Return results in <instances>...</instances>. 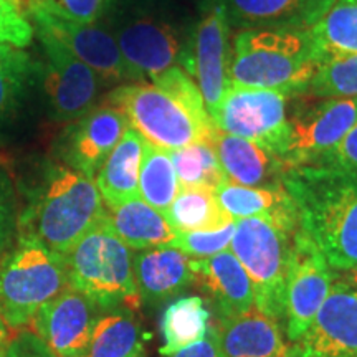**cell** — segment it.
<instances>
[{"instance_id": "obj_1", "label": "cell", "mask_w": 357, "mask_h": 357, "mask_svg": "<svg viewBox=\"0 0 357 357\" xmlns=\"http://www.w3.org/2000/svg\"><path fill=\"white\" fill-rule=\"evenodd\" d=\"M283 187L300 229L318 245L334 271L357 270V174L324 164L288 167Z\"/></svg>"}, {"instance_id": "obj_2", "label": "cell", "mask_w": 357, "mask_h": 357, "mask_svg": "<svg viewBox=\"0 0 357 357\" xmlns=\"http://www.w3.org/2000/svg\"><path fill=\"white\" fill-rule=\"evenodd\" d=\"M105 213L95 178L53 164L26 194L25 207L17 217V236L37 240L63 257Z\"/></svg>"}, {"instance_id": "obj_3", "label": "cell", "mask_w": 357, "mask_h": 357, "mask_svg": "<svg viewBox=\"0 0 357 357\" xmlns=\"http://www.w3.org/2000/svg\"><path fill=\"white\" fill-rule=\"evenodd\" d=\"M316 66L306 32L245 29L234 38L230 84L303 95Z\"/></svg>"}, {"instance_id": "obj_4", "label": "cell", "mask_w": 357, "mask_h": 357, "mask_svg": "<svg viewBox=\"0 0 357 357\" xmlns=\"http://www.w3.org/2000/svg\"><path fill=\"white\" fill-rule=\"evenodd\" d=\"M63 260L70 287L100 310L132 311L141 305L134 283L132 252L114 234L106 217L65 253Z\"/></svg>"}, {"instance_id": "obj_5", "label": "cell", "mask_w": 357, "mask_h": 357, "mask_svg": "<svg viewBox=\"0 0 357 357\" xmlns=\"http://www.w3.org/2000/svg\"><path fill=\"white\" fill-rule=\"evenodd\" d=\"M68 287L63 257L17 236L15 247L0 258V319L10 331L25 329L40 307Z\"/></svg>"}, {"instance_id": "obj_6", "label": "cell", "mask_w": 357, "mask_h": 357, "mask_svg": "<svg viewBox=\"0 0 357 357\" xmlns=\"http://www.w3.org/2000/svg\"><path fill=\"white\" fill-rule=\"evenodd\" d=\"M294 231L268 218L248 217L235 222L230 252L242 263L252 281L255 306L278 321L284 318V294L289 252Z\"/></svg>"}, {"instance_id": "obj_7", "label": "cell", "mask_w": 357, "mask_h": 357, "mask_svg": "<svg viewBox=\"0 0 357 357\" xmlns=\"http://www.w3.org/2000/svg\"><path fill=\"white\" fill-rule=\"evenodd\" d=\"M108 105L123 111L129 126L146 142L166 151H176L199 141L211 142L205 132L176 100L153 83L119 84L108 95Z\"/></svg>"}, {"instance_id": "obj_8", "label": "cell", "mask_w": 357, "mask_h": 357, "mask_svg": "<svg viewBox=\"0 0 357 357\" xmlns=\"http://www.w3.org/2000/svg\"><path fill=\"white\" fill-rule=\"evenodd\" d=\"M289 98L288 93L275 89L230 84L212 121L220 131L255 142L284 160L289 139Z\"/></svg>"}, {"instance_id": "obj_9", "label": "cell", "mask_w": 357, "mask_h": 357, "mask_svg": "<svg viewBox=\"0 0 357 357\" xmlns=\"http://www.w3.org/2000/svg\"><path fill=\"white\" fill-rule=\"evenodd\" d=\"M106 29L118 43L131 82H151L181 61L184 45L177 26L158 12L116 10Z\"/></svg>"}, {"instance_id": "obj_10", "label": "cell", "mask_w": 357, "mask_h": 357, "mask_svg": "<svg viewBox=\"0 0 357 357\" xmlns=\"http://www.w3.org/2000/svg\"><path fill=\"white\" fill-rule=\"evenodd\" d=\"M230 20L223 0H205L202 15L181 61L202 93L208 116L215 113L230 86Z\"/></svg>"}, {"instance_id": "obj_11", "label": "cell", "mask_w": 357, "mask_h": 357, "mask_svg": "<svg viewBox=\"0 0 357 357\" xmlns=\"http://www.w3.org/2000/svg\"><path fill=\"white\" fill-rule=\"evenodd\" d=\"M288 167L316 164L333 151L357 123V96L324 98L294 106L289 116Z\"/></svg>"}, {"instance_id": "obj_12", "label": "cell", "mask_w": 357, "mask_h": 357, "mask_svg": "<svg viewBox=\"0 0 357 357\" xmlns=\"http://www.w3.org/2000/svg\"><path fill=\"white\" fill-rule=\"evenodd\" d=\"M334 283V270L321 250L301 229L293 235L289 252L287 294H284V333L289 342L310 328Z\"/></svg>"}, {"instance_id": "obj_13", "label": "cell", "mask_w": 357, "mask_h": 357, "mask_svg": "<svg viewBox=\"0 0 357 357\" xmlns=\"http://www.w3.org/2000/svg\"><path fill=\"white\" fill-rule=\"evenodd\" d=\"M37 33L47 58L45 93L52 116L56 121H77L95 108L93 105L105 83L55 37L40 30Z\"/></svg>"}, {"instance_id": "obj_14", "label": "cell", "mask_w": 357, "mask_h": 357, "mask_svg": "<svg viewBox=\"0 0 357 357\" xmlns=\"http://www.w3.org/2000/svg\"><path fill=\"white\" fill-rule=\"evenodd\" d=\"M287 357H357V288L334 281L310 328L289 342Z\"/></svg>"}, {"instance_id": "obj_15", "label": "cell", "mask_w": 357, "mask_h": 357, "mask_svg": "<svg viewBox=\"0 0 357 357\" xmlns=\"http://www.w3.org/2000/svg\"><path fill=\"white\" fill-rule=\"evenodd\" d=\"M33 29L55 37L75 56L86 63L105 84L131 82L118 43L106 26L78 24L45 10L37 2L29 0L26 8Z\"/></svg>"}, {"instance_id": "obj_16", "label": "cell", "mask_w": 357, "mask_h": 357, "mask_svg": "<svg viewBox=\"0 0 357 357\" xmlns=\"http://www.w3.org/2000/svg\"><path fill=\"white\" fill-rule=\"evenodd\" d=\"M98 310L89 298L68 287L40 307L29 328L56 357H84Z\"/></svg>"}, {"instance_id": "obj_17", "label": "cell", "mask_w": 357, "mask_h": 357, "mask_svg": "<svg viewBox=\"0 0 357 357\" xmlns=\"http://www.w3.org/2000/svg\"><path fill=\"white\" fill-rule=\"evenodd\" d=\"M128 128L126 116L113 105L105 102L89 109L71 126L65 141V160L68 167L95 178Z\"/></svg>"}, {"instance_id": "obj_18", "label": "cell", "mask_w": 357, "mask_h": 357, "mask_svg": "<svg viewBox=\"0 0 357 357\" xmlns=\"http://www.w3.org/2000/svg\"><path fill=\"white\" fill-rule=\"evenodd\" d=\"M195 284L217 306L218 319H229L255 306L252 281L230 250L207 258H194Z\"/></svg>"}, {"instance_id": "obj_19", "label": "cell", "mask_w": 357, "mask_h": 357, "mask_svg": "<svg viewBox=\"0 0 357 357\" xmlns=\"http://www.w3.org/2000/svg\"><path fill=\"white\" fill-rule=\"evenodd\" d=\"M194 258L172 247L137 250L132 273L141 301L160 303L195 284Z\"/></svg>"}, {"instance_id": "obj_20", "label": "cell", "mask_w": 357, "mask_h": 357, "mask_svg": "<svg viewBox=\"0 0 357 357\" xmlns=\"http://www.w3.org/2000/svg\"><path fill=\"white\" fill-rule=\"evenodd\" d=\"M227 181L247 187H275L283 184L287 162L265 147L243 137L215 129L212 136Z\"/></svg>"}, {"instance_id": "obj_21", "label": "cell", "mask_w": 357, "mask_h": 357, "mask_svg": "<svg viewBox=\"0 0 357 357\" xmlns=\"http://www.w3.org/2000/svg\"><path fill=\"white\" fill-rule=\"evenodd\" d=\"M222 357H287L281 326L257 306L229 319L215 321Z\"/></svg>"}, {"instance_id": "obj_22", "label": "cell", "mask_w": 357, "mask_h": 357, "mask_svg": "<svg viewBox=\"0 0 357 357\" xmlns=\"http://www.w3.org/2000/svg\"><path fill=\"white\" fill-rule=\"evenodd\" d=\"M334 0H223L229 20L245 29L306 32Z\"/></svg>"}, {"instance_id": "obj_23", "label": "cell", "mask_w": 357, "mask_h": 357, "mask_svg": "<svg viewBox=\"0 0 357 357\" xmlns=\"http://www.w3.org/2000/svg\"><path fill=\"white\" fill-rule=\"evenodd\" d=\"M217 197L234 222L248 217L268 218L288 231L300 229L298 211L283 184L275 187H247L225 181L217 187Z\"/></svg>"}, {"instance_id": "obj_24", "label": "cell", "mask_w": 357, "mask_h": 357, "mask_svg": "<svg viewBox=\"0 0 357 357\" xmlns=\"http://www.w3.org/2000/svg\"><path fill=\"white\" fill-rule=\"evenodd\" d=\"M144 137L129 126L113 153L102 162L95 182L106 208L139 197V171Z\"/></svg>"}, {"instance_id": "obj_25", "label": "cell", "mask_w": 357, "mask_h": 357, "mask_svg": "<svg viewBox=\"0 0 357 357\" xmlns=\"http://www.w3.org/2000/svg\"><path fill=\"white\" fill-rule=\"evenodd\" d=\"M105 217L129 250L169 247L177 235L166 215L146 204L141 197L118 207L106 208Z\"/></svg>"}, {"instance_id": "obj_26", "label": "cell", "mask_w": 357, "mask_h": 357, "mask_svg": "<svg viewBox=\"0 0 357 357\" xmlns=\"http://www.w3.org/2000/svg\"><path fill=\"white\" fill-rule=\"evenodd\" d=\"M306 35L316 63L357 55V0H334Z\"/></svg>"}, {"instance_id": "obj_27", "label": "cell", "mask_w": 357, "mask_h": 357, "mask_svg": "<svg viewBox=\"0 0 357 357\" xmlns=\"http://www.w3.org/2000/svg\"><path fill=\"white\" fill-rule=\"evenodd\" d=\"M212 324V312L208 301L202 296H184L169 303L160 316V356L174 352L202 341Z\"/></svg>"}, {"instance_id": "obj_28", "label": "cell", "mask_w": 357, "mask_h": 357, "mask_svg": "<svg viewBox=\"0 0 357 357\" xmlns=\"http://www.w3.org/2000/svg\"><path fill=\"white\" fill-rule=\"evenodd\" d=\"M164 215L176 231H213L234 223L213 189H181Z\"/></svg>"}, {"instance_id": "obj_29", "label": "cell", "mask_w": 357, "mask_h": 357, "mask_svg": "<svg viewBox=\"0 0 357 357\" xmlns=\"http://www.w3.org/2000/svg\"><path fill=\"white\" fill-rule=\"evenodd\" d=\"M139 352L144 351L132 311L118 307L98 318L84 357H131Z\"/></svg>"}, {"instance_id": "obj_30", "label": "cell", "mask_w": 357, "mask_h": 357, "mask_svg": "<svg viewBox=\"0 0 357 357\" xmlns=\"http://www.w3.org/2000/svg\"><path fill=\"white\" fill-rule=\"evenodd\" d=\"M178 192L181 184L177 181L171 153L144 142L139 171V197L164 213Z\"/></svg>"}, {"instance_id": "obj_31", "label": "cell", "mask_w": 357, "mask_h": 357, "mask_svg": "<svg viewBox=\"0 0 357 357\" xmlns=\"http://www.w3.org/2000/svg\"><path fill=\"white\" fill-rule=\"evenodd\" d=\"M181 189H213L227 181L212 142L199 141L169 151Z\"/></svg>"}, {"instance_id": "obj_32", "label": "cell", "mask_w": 357, "mask_h": 357, "mask_svg": "<svg viewBox=\"0 0 357 357\" xmlns=\"http://www.w3.org/2000/svg\"><path fill=\"white\" fill-rule=\"evenodd\" d=\"M32 63L19 47L0 42V124L19 109L26 91Z\"/></svg>"}, {"instance_id": "obj_33", "label": "cell", "mask_w": 357, "mask_h": 357, "mask_svg": "<svg viewBox=\"0 0 357 357\" xmlns=\"http://www.w3.org/2000/svg\"><path fill=\"white\" fill-rule=\"evenodd\" d=\"M303 95L316 100L357 96V55L321 61Z\"/></svg>"}, {"instance_id": "obj_34", "label": "cell", "mask_w": 357, "mask_h": 357, "mask_svg": "<svg viewBox=\"0 0 357 357\" xmlns=\"http://www.w3.org/2000/svg\"><path fill=\"white\" fill-rule=\"evenodd\" d=\"M151 83L166 91L172 100L178 102V106L185 109V113L204 129L205 132L213 134L215 132V124L207 113L202 93L194 79L189 77V73L182 68V66L174 65L171 68L158 75V77L151 79Z\"/></svg>"}, {"instance_id": "obj_35", "label": "cell", "mask_w": 357, "mask_h": 357, "mask_svg": "<svg viewBox=\"0 0 357 357\" xmlns=\"http://www.w3.org/2000/svg\"><path fill=\"white\" fill-rule=\"evenodd\" d=\"M234 234L235 222L213 231H177L169 247L181 250L190 258H207L229 250Z\"/></svg>"}, {"instance_id": "obj_36", "label": "cell", "mask_w": 357, "mask_h": 357, "mask_svg": "<svg viewBox=\"0 0 357 357\" xmlns=\"http://www.w3.org/2000/svg\"><path fill=\"white\" fill-rule=\"evenodd\" d=\"M35 29L20 0H0V42L25 48L32 43Z\"/></svg>"}, {"instance_id": "obj_37", "label": "cell", "mask_w": 357, "mask_h": 357, "mask_svg": "<svg viewBox=\"0 0 357 357\" xmlns=\"http://www.w3.org/2000/svg\"><path fill=\"white\" fill-rule=\"evenodd\" d=\"M45 10L78 24H96L108 10V0H33Z\"/></svg>"}, {"instance_id": "obj_38", "label": "cell", "mask_w": 357, "mask_h": 357, "mask_svg": "<svg viewBox=\"0 0 357 357\" xmlns=\"http://www.w3.org/2000/svg\"><path fill=\"white\" fill-rule=\"evenodd\" d=\"M17 217L19 212L10 184L0 174V258L13 247L17 238Z\"/></svg>"}, {"instance_id": "obj_39", "label": "cell", "mask_w": 357, "mask_h": 357, "mask_svg": "<svg viewBox=\"0 0 357 357\" xmlns=\"http://www.w3.org/2000/svg\"><path fill=\"white\" fill-rule=\"evenodd\" d=\"M316 164H324V166H333L341 171L357 174V123L342 137L341 142Z\"/></svg>"}, {"instance_id": "obj_40", "label": "cell", "mask_w": 357, "mask_h": 357, "mask_svg": "<svg viewBox=\"0 0 357 357\" xmlns=\"http://www.w3.org/2000/svg\"><path fill=\"white\" fill-rule=\"evenodd\" d=\"M0 357H56L32 331L20 329L8 337Z\"/></svg>"}, {"instance_id": "obj_41", "label": "cell", "mask_w": 357, "mask_h": 357, "mask_svg": "<svg viewBox=\"0 0 357 357\" xmlns=\"http://www.w3.org/2000/svg\"><path fill=\"white\" fill-rule=\"evenodd\" d=\"M166 357H222L220 349H218L215 321H212L211 329H208L207 336L202 341L195 342V344L189 347H184V349L174 352V354Z\"/></svg>"}, {"instance_id": "obj_42", "label": "cell", "mask_w": 357, "mask_h": 357, "mask_svg": "<svg viewBox=\"0 0 357 357\" xmlns=\"http://www.w3.org/2000/svg\"><path fill=\"white\" fill-rule=\"evenodd\" d=\"M8 337H10V329L7 328L6 323H3L2 319H0V352H2L3 346L7 344Z\"/></svg>"}, {"instance_id": "obj_43", "label": "cell", "mask_w": 357, "mask_h": 357, "mask_svg": "<svg viewBox=\"0 0 357 357\" xmlns=\"http://www.w3.org/2000/svg\"><path fill=\"white\" fill-rule=\"evenodd\" d=\"M346 275H347V281L357 288V270L349 271V273H346Z\"/></svg>"}, {"instance_id": "obj_44", "label": "cell", "mask_w": 357, "mask_h": 357, "mask_svg": "<svg viewBox=\"0 0 357 357\" xmlns=\"http://www.w3.org/2000/svg\"><path fill=\"white\" fill-rule=\"evenodd\" d=\"M131 357H144V352H139V354H134Z\"/></svg>"}]
</instances>
